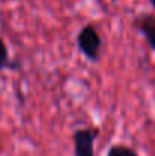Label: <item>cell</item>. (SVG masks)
<instances>
[{
	"label": "cell",
	"instance_id": "6da1fadb",
	"mask_svg": "<svg viewBox=\"0 0 155 156\" xmlns=\"http://www.w3.org/2000/svg\"><path fill=\"white\" fill-rule=\"evenodd\" d=\"M76 46L85 59L90 62H98L102 50V37L99 29L91 23L84 24L76 35Z\"/></svg>",
	"mask_w": 155,
	"mask_h": 156
},
{
	"label": "cell",
	"instance_id": "7a4b0ae2",
	"mask_svg": "<svg viewBox=\"0 0 155 156\" xmlns=\"http://www.w3.org/2000/svg\"><path fill=\"white\" fill-rule=\"evenodd\" d=\"M98 138V130L90 127H82L73 132V156H94V143Z\"/></svg>",
	"mask_w": 155,
	"mask_h": 156
},
{
	"label": "cell",
	"instance_id": "3957f363",
	"mask_svg": "<svg viewBox=\"0 0 155 156\" xmlns=\"http://www.w3.org/2000/svg\"><path fill=\"white\" fill-rule=\"evenodd\" d=\"M135 26L146 40L148 46L155 52V14H142L135 20Z\"/></svg>",
	"mask_w": 155,
	"mask_h": 156
},
{
	"label": "cell",
	"instance_id": "277c9868",
	"mask_svg": "<svg viewBox=\"0 0 155 156\" xmlns=\"http://www.w3.org/2000/svg\"><path fill=\"white\" fill-rule=\"evenodd\" d=\"M21 68L20 61H12L9 58V49L5 43V40L0 37V71L3 70H18Z\"/></svg>",
	"mask_w": 155,
	"mask_h": 156
},
{
	"label": "cell",
	"instance_id": "5b68a950",
	"mask_svg": "<svg viewBox=\"0 0 155 156\" xmlns=\"http://www.w3.org/2000/svg\"><path fill=\"white\" fill-rule=\"evenodd\" d=\"M106 156H138L135 149L126 146V144H113L109 146Z\"/></svg>",
	"mask_w": 155,
	"mask_h": 156
},
{
	"label": "cell",
	"instance_id": "8992f818",
	"mask_svg": "<svg viewBox=\"0 0 155 156\" xmlns=\"http://www.w3.org/2000/svg\"><path fill=\"white\" fill-rule=\"evenodd\" d=\"M149 3H151V6L155 9V0H149Z\"/></svg>",
	"mask_w": 155,
	"mask_h": 156
}]
</instances>
